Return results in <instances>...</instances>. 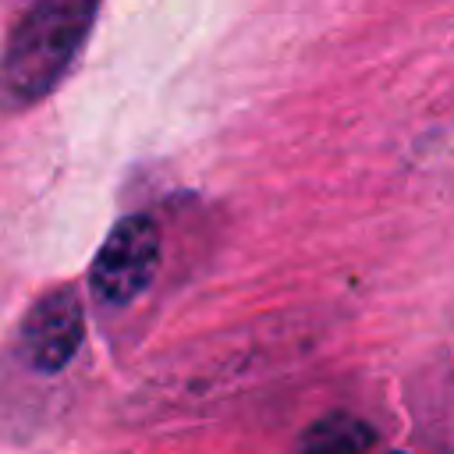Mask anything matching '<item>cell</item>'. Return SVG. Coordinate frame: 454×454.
I'll list each match as a JSON object with an SVG mask.
<instances>
[{
	"label": "cell",
	"instance_id": "cell-1",
	"mask_svg": "<svg viewBox=\"0 0 454 454\" xmlns=\"http://www.w3.org/2000/svg\"><path fill=\"white\" fill-rule=\"evenodd\" d=\"M103 0H28L0 53V103H43L78 60Z\"/></svg>",
	"mask_w": 454,
	"mask_h": 454
},
{
	"label": "cell",
	"instance_id": "cell-2",
	"mask_svg": "<svg viewBox=\"0 0 454 454\" xmlns=\"http://www.w3.org/2000/svg\"><path fill=\"white\" fill-rule=\"evenodd\" d=\"M160 227L153 216L131 213L114 223L103 238L92 266H89V291L99 305L124 309L149 291L160 270Z\"/></svg>",
	"mask_w": 454,
	"mask_h": 454
},
{
	"label": "cell",
	"instance_id": "cell-3",
	"mask_svg": "<svg viewBox=\"0 0 454 454\" xmlns=\"http://www.w3.org/2000/svg\"><path fill=\"white\" fill-rule=\"evenodd\" d=\"M18 340H21V355L32 372L39 376L64 372L85 340V312H82L78 291L64 284V287H50L46 294H39L21 319Z\"/></svg>",
	"mask_w": 454,
	"mask_h": 454
},
{
	"label": "cell",
	"instance_id": "cell-4",
	"mask_svg": "<svg viewBox=\"0 0 454 454\" xmlns=\"http://www.w3.org/2000/svg\"><path fill=\"white\" fill-rule=\"evenodd\" d=\"M376 447V429L351 411H326L305 426L298 454H369Z\"/></svg>",
	"mask_w": 454,
	"mask_h": 454
}]
</instances>
